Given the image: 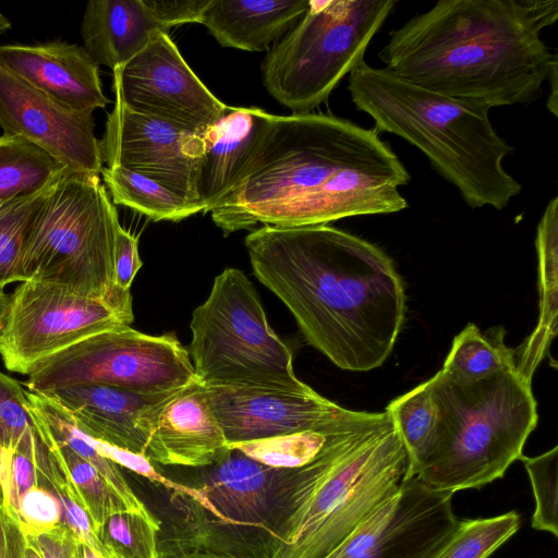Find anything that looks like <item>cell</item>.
Here are the masks:
<instances>
[{"label": "cell", "mask_w": 558, "mask_h": 558, "mask_svg": "<svg viewBox=\"0 0 558 558\" xmlns=\"http://www.w3.org/2000/svg\"><path fill=\"white\" fill-rule=\"evenodd\" d=\"M407 466V450L391 421L326 480L292 539L274 558L327 557L398 493Z\"/></svg>", "instance_id": "cell-11"}, {"label": "cell", "mask_w": 558, "mask_h": 558, "mask_svg": "<svg viewBox=\"0 0 558 558\" xmlns=\"http://www.w3.org/2000/svg\"><path fill=\"white\" fill-rule=\"evenodd\" d=\"M10 299L0 356L7 369L22 375L90 335L133 322L102 300L54 283L23 281Z\"/></svg>", "instance_id": "cell-12"}, {"label": "cell", "mask_w": 558, "mask_h": 558, "mask_svg": "<svg viewBox=\"0 0 558 558\" xmlns=\"http://www.w3.org/2000/svg\"><path fill=\"white\" fill-rule=\"evenodd\" d=\"M401 501L390 527L372 546L352 558H433L459 519L450 493L435 492L416 476L404 477Z\"/></svg>", "instance_id": "cell-20"}, {"label": "cell", "mask_w": 558, "mask_h": 558, "mask_svg": "<svg viewBox=\"0 0 558 558\" xmlns=\"http://www.w3.org/2000/svg\"><path fill=\"white\" fill-rule=\"evenodd\" d=\"M119 226L99 174L65 171L49 189L27 230L20 282L59 284L134 318L130 291L114 281Z\"/></svg>", "instance_id": "cell-7"}, {"label": "cell", "mask_w": 558, "mask_h": 558, "mask_svg": "<svg viewBox=\"0 0 558 558\" xmlns=\"http://www.w3.org/2000/svg\"><path fill=\"white\" fill-rule=\"evenodd\" d=\"M384 428L299 468L265 465L235 449L208 466L153 463L170 481L165 486L143 478L149 496L144 505L160 526L158 558H274L292 539L319 487Z\"/></svg>", "instance_id": "cell-3"}, {"label": "cell", "mask_w": 558, "mask_h": 558, "mask_svg": "<svg viewBox=\"0 0 558 558\" xmlns=\"http://www.w3.org/2000/svg\"><path fill=\"white\" fill-rule=\"evenodd\" d=\"M11 299L10 295H8L3 287H0V333L4 327V324L7 322V317L9 315Z\"/></svg>", "instance_id": "cell-43"}, {"label": "cell", "mask_w": 558, "mask_h": 558, "mask_svg": "<svg viewBox=\"0 0 558 558\" xmlns=\"http://www.w3.org/2000/svg\"><path fill=\"white\" fill-rule=\"evenodd\" d=\"M557 0H440L389 33L379 59L404 81L480 106L527 105L557 53L541 37Z\"/></svg>", "instance_id": "cell-4"}, {"label": "cell", "mask_w": 558, "mask_h": 558, "mask_svg": "<svg viewBox=\"0 0 558 558\" xmlns=\"http://www.w3.org/2000/svg\"><path fill=\"white\" fill-rule=\"evenodd\" d=\"M411 175L374 129L325 113L271 114L232 189L210 210L225 235L408 207Z\"/></svg>", "instance_id": "cell-1"}, {"label": "cell", "mask_w": 558, "mask_h": 558, "mask_svg": "<svg viewBox=\"0 0 558 558\" xmlns=\"http://www.w3.org/2000/svg\"><path fill=\"white\" fill-rule=\"evenodd\" d=\"M35 423L69 483L68 488L71 496L85 509L96 533L112 514L130 511L123 499L90 463L68 446L52 438L36 421Z\"/></svg>", "instance_id": "cell-30"}, {"label": "cell", "mask_w": 558, "mask_h": 558, "mask_svg": "<svg viewBox=\"0 0 558 558\" xmlns=\"http://www.w3.org/2000/svg\"><path fill=\"white\" fill-rule=\"evenodd\" d=\"M520 527V515L512 510L492 518L459 520L433 558H488Z\"/></svg>", "instance_id": "cell-31"}, {"label": "cell", "mask_w": 558, "mask_h": 558, "mask_svg": "<svg viewBox=\"0 0 558 558\" xmlns=\"http://www.w3.org/2000/svg\"><path fill=\"white\" fill-rule=\"evenodd\" d=\"M4 460H5V451L2 448V446L0 445V476H1V473H2V470H3Z\"/></svg>", "instance_id": "cell-48"}, {"label": "cell", "mask_w": 558, "mask_h": 558, "mask_svg": "<svg viewBox=\"0 0 558 558\" xmlns=\"http://www.w3.org/2000/svg\"><path fill=\"white\" fill-rule=\"evenodd\" d=\"M25 395L31 414L40 427L90 463L123 499L130 511L157 520L137 497L120 465L100 454L53 400L43 393L29 390H25Z\"/></svg>", "instance_id": "cell-25"}, {"label": "cell", "mask_w": 558, "mask_h": 558, "mask_svg": "<svg viewBox=\"0 0 558 558\" xmlns=\"http://www.w3.org/2000/svg\"><path fill=\"white\" fill-rule=\"evenodd\" d=\"M35 428L25 390L0 372V445L5 452H13L22 441L33 437Z\"/></svg>", "instance_id": "cell-36"}, {"label": "cell", "mask_w": 558, "mask_h": 558, "mask_svg": "<svg viewBox=\"0 0 558 558\" xmlns=\"http://www.w3.org/2000/svg\"><path fill=\"white\" fill-rule=\"evenodd\" d=\"M168 558H222V557L191 554V555H182V556L168 557Z\"/></svg>", "instance_id": "cell-47"}, {"label": "cell", "mask_w": 558, "mask_h": 558, "mask_svg": "<svg viewBox=\"0 0 558 558\" xmlns=\"http://www.w3.org/2000/svg\"><path fill=\"white\" fill-rule=\"evenodd\" d=\"M204 386L228 446L322 428L347 411L313 389Z\"/></svg>", "instance_id": "cell-16"}, {"label": "cell", "mask_w": 558, "mask_h": 558, "mask_svg": "<svg viewBox=\"0 0 558 558\" xmlns=\"http://www.w3.org/2000/svg\"><path fill=\"white\" fill-rule=\"evenodd\" d=\"M0 65L73 111L92 114L109 102L99 66L83 46L65 41L2 45Z\"/></svg>", "instance_id": "cell-18"}, {"label": "cell", "mask_w": 558, "mask_h": 558, "mask_svg": "<svg viewBox=\"0 0 558 558\" xmlns=\"http://www.w3.org/2000/svg\"><path fill=\"white\" fill-rule=\"evenodd\" d=\"M141 267L138 240L120 225L117 229L114 242L116 284L123 291H130V287Z\"/></svg>", "instance_id": "cell-39"}, {"label": "cell", "mask_w": 558, "mask_h": 558, "mask_svg": "<svg viewBox=\"0 0 558 558\" xmlns=\"http://www.w3.org/2000/svg\"><path fill=\"white\" fill-rule=\"evenodd\" d=\"M395 0H310L294 26L262 63L268 93L294 114L325 102L340 81L364 62Z\"/></svg>", "instance_id": "cell-8"}, {"label": "cell", "mask_w": 558, "mask_h": 558, "mask_svg": "<svg viewBox=\"0 0 558 558\" xmlns=\"http://www.w3.org/2000/svg\"><path fill=\"white\" fill-rule=\"evenodd\" d=\"M526 469L535 498L531 525L534 530L558 536L557 474L558 447L537 457L521 459Z\"/></svg>", "instance_id": "cell-34"}, {"label": "cell", "mask_w": 558, "mask_h": 558, "mask_svg": "<svg viewBox=\"0 0 558 558\" xmlns=\"http://www.w3.org/2000/svg\"><path fill=\"white\" fill-rule=\"evenodd\" d=\"M27 388L104 385L142 393L166 392L196 378L189 351L173 335L150 336L129 325L90 335L38 363Z\"/></svg>", "instance_id": "cell-10"}, {"label": "cell", "mask_w": 558, "mask_h": 558, "mask_svg": "<svg viewBox=\"0 0 558 558\" xmlns=\"http://www.w3.org/2000/svg\"><path fill=\"white\" fill-rule=\"evenodd\" d=\"M25 539L43 558H82V543L63 524L37 536H25Z\"/></svg>", "instance_id": "cell-40"}, {"label": "cell", "mask_w": 558, "mask_h": 558, "mask_svg": "<svg viewBox=\"0 0 558 558\" xmlns=\"http://www.w3.org/2000/svg\"><path fill=\"white\" fill-rule=\"evenodd\" d=\"M170 391L142 393L104 385H82L43 395L53 400L86 436L144 456L146 437L140 429V417Z\"/></svg>", "instance_id": "cell-19"}, {"label": "cell", "mask_w": 558, "mask_h": 558, "mask_svg": "<svg viewBox=\"0 0 558 558\" xmlns=\"http://www.w3.org/2000/svg\"><path fill=\"white\" fill-rule=\"evenodd\" d=\"M68 169L36 144L21 137L0 136V202L38 194Z\"/></svg>", "instance_id": "cell-26"}, {"label": "cell", "mask_w": 558, "mask_h": 558, "mask_svg": "<svg viewBox=\"0 0 558 558\" xmlns=\"http://www.w3.org/2000/svg\"><path fill=\"white\" fill-rule=\"evenodd\" d=\"M61 517V505L56 495L34 486L20 498L14 520L25 536H37L59 526Z\"/></svg>", "instance_id": "cell-37"}, {"label": "cell", "mask_w": 558, "mask_h": 558, "mask_svg": "<svg viewBox=\"0 0 558 558\" xmlns=\"http://www.w3.org/2000/svg\"><path fill=\"white\" fill-rule=\"evenodd\" d=\"M355 108L374 130L395 134L418 148L460 192L471 208H506L522 185L504 167L514 147L494 129L489 110L411 84L365 61L348 78Z\"/></svg>", "instance_id": "cell-5"}, {"label": "cell", "mask_w": 558, "mask_h": 558, "mask_svg": "<svg viewBox=\"0 0 558 558\" xmlns=\"http://www.w3.org/2000/svg\"><path fill=\"white\" fill-rule=\"evenodd\" d=\"M189 354L204 384L242 385L305 392L288 345L268 324L259 296L245 274L228 267L190 323Z\"/></svg>", "instance_id": "cell-9"}, {"label": "cell", "mask_w": 558, "mask_h": 558, "mask_svg": "<svg viewBox=\"0 0 558 558\" xmlns=\"http://www.w3.org/2000/svg\"><path fill=\"white\" fill-rule=\"evenodd\" d=\"M49 189L32 196L0 202V287L20 282L26 233Z\"/></svg>", "instance_id": "cell-32"}, {"label": "cell", "mask_w": 558, "mask_h": 558, "mask_svg": "<svg viewBox=\"0 0 558 558\" xmlns=\"http://www.w3.org/2000/svg\"><path fill=\"white\" fill-rule=\"evenodd\" d=\"M310 0H210L201 24L222 47L265 51L283 37Z\"/></svg>", "instance_id": "cell-22"}, {"label": "cell", "mask_w": 558, "mask_h": 558, "mask_svg": "<svg viewBox=\"0 0 558 558\" xmlns=\"http://www.w3.org/2000/svg\"><path fill=\"white\" fill-rule=\"evenodd\" d=\"M155 31L142 0H92L81 24L84 50L112 71L143 50Z\"/></svg>", "instance_id": "cell-23"}, {"label": "cell", "mask_w": 558, "mask_h": 558, "mask_svg": "<svg viewBox=\"0 0 558 558\" xmlns=\"http://www.w3.org/2000/svg\"><path fill=\"white\" fill-rule=\"evenodd\" d=\"M159 521L132 511L109 517L97 535L118 558H158Z\"/></svg>", "instance_id": "cell-33"}, {"label": "cell", "mask_w": 558, "mask_h": 558, "mask_svg": "<svg viewBox=\"0 0 558 558\" xmlns=\"http://www.w3.org/2000/svg\"><path fill=\"white\" fill-rule=\"evenodd\" d=\"M0 128L36 144L69 171L99 174L104 168L93 116L58 104L1 65Z\"/></svg>", "instance_id": "cell-15"}, {"label": "cell", "mask_w": 558, "mask_h": 558, "mask_svg": "<svg viewBox=\"0 0 558 558\" xmlns=\"http://www.w3.org/2000/svg\"><path fill=\"white\" fill-rule=\"evenodd\" d=\"M26 541L0 499V558H25Z\"/></svg>", "instance_id": "cell-41"}, {"label": "cell", "mask_w": 558, "mask_h": 558, "mask_svg": "<svg viewBox=\"0 0 558 558\" xmlns=\"http://www.w3.org/2000/svg\"><path fill=\"white\" fill-rule=\"evenodd\" d=\"M161 32L186 23H201L210 0H142Z\"/></svg>", "instance_id": "cell-38"}, {"label": "cell", "mask_w": 558, "mask_h": 558, "mask_svg": "<svg viewBox=\"0 0 558 558\" xmlns=\"http://www.w3.org/2000/svg\"><path fill=\"white\" fill-rule=\"evenodd\" d=\"M82 558H101L90 548L82 544Z\"/></svg>", "instance_id": "cell-46"}, {"label": "cell", "mask_w": 558, "mask_h": 558, "mask_svg": "<svg viewBox=\"0 0 558 558\" xmlns=\"http://www.w3.org/2000/svg\"><path fill=\"white\" fill-rule=\"evenodd\" d=\"M104 183L113 204L126 206L154 221H180L202 209L141 173L121 168H102Z\"/></svg>", "instance_id": "cell-28"}, {"label": "cell", "mask_w": 558, "mask_h": 558, "mask_svg": "<svg viewBox=\"0 0 558 558\" xmlns=\"http://www.w3.org/2000/svg\"><path fill=\"white\" fill-rule=\"evenodd\" d=\"M557 72H558V59L555 60L554 63L551 64L549 74L546 80V81H549V86L551 89L549 93L548 100H547V108L555 117H557V113H558V109H557V107H558V90H557L558 74H557Z\"/></svg>", "instance_id": "cell-42"}, {"label": "cell", "mask_w": 558, "mask_h": 558, "mask_svg": "<svg viewBox=\"0 0 558 558\" xmlns=\"http://www.w3.org/2000/svg\"><path fill=\"white\" fill-rule=\"evenodd\" d=\"M26 541V539H25ZM25 558H43L40 554L31 545L26 543Z\"/></svg>", "instance_id": "cell-45"}, {"label": "cell", "mask_w": 558, "mask_h": 558, "mask_svg": "<svg viewBox=\"0 0 558 558\" xmlns=\"http://www.w3.org/2000/svg\"><path fill=\"white\" fill-rule=\"evenodd\" d=\"M514 351L505 343V330L482 332L469 323L453 339L440 372L458 383H472L504 369L515 368Z\"/></svg>", "instance_id": "cell-27"}, {"label": "cell", "mask_w": 558, "mask_h": 558, "mask_svg": "<svg viewBox=\"0 0 558 558\" xmlns=\"http://www.w3.org/2000/svg\"><path fill=\"white\" fill-rule=\"evenodd\" d=\"M270 118L271 113L257 107L227 106L202 133L204 154L197 180L202 213H210L232 189Z\"/></svg>", "instance_id": "cell-21"}, {"label": "cell", "mask_w": 558, "mask_h": 558, "mask_svg": "<svg viewBox=\"0 0 558 558\" xmlns=\"http://www.w3.org/2000/svg\"><path fill=\"white\" fill-rule=\"evenodd\" d=\"M439 422L433 450L415 475L435 492L478 489L501 478L523 457L537 424L532 381L515 368L472 383L440 369L428 379Z\"/></svg>", "instance_id": "cell-6"}, {"label": "cell", "mask_w": 558, "mask_h": 558, "mask_svg": "<svg viewBox=\"0 0 558 558\" xmlns=\"http://www.w3.org/2000/svg\"><path fill=\"white\" fill-rule=\"evenodd\" d=\"M112 73V92L128 109L192 133L202 134L227 108L161 31H155L146 47Z\"/></svg>", "instance_id": "cell-13"}, {"label": "cell", "mask_w": 558, "mask_h": 558, "mask_svg": "<svg viewBox=\"0 0 558 558\" xmlns=\"http://www.w3.org/2000/svg\"><path fill=\"white\" fill-rule=\"evenodd\" d=\"M37 440L38 429L36 426L31 439L22 441L13 452H5L4 465L0 476V499L4 509L13 519L22 495L39 484L36 454Z\"/></svg>", "instance_id": "cell-35"}, {"label": "cell", "mask_w": 558, "mask_h": 558, "mask_svg": "<svg viewBox=\"0 0 558 558\" xmlns=\"http://www.w3.org/2000/svg\"><path fill=\"white\" fill-rule=\"evenodd\" d=\"M245 246L255 277L289 308L312 347L343 371L384 364L402 329L407 296L383 250L328 225L263 226Z\"/></svg>", "instance_id": "cell-2"}, {"label": "cell", "mask_w": 558, "mask_h": 558, "mask_svg": "<svg viewBox=\"0 0 558 558\" xmlns=\"http://www.w3.org/2000/svg\"><path fill=\"white\" fill-rule=\"evenodd\" d=\"M146 437L145 458L162 466H208L231 452L196 377L150 404L138 423Z\"/></svg>", "instance_id": "cell-17"}, {"label": "cell", "mask_w": 558, "mask_h": 558, "mask_svg": "<svg viewBox=\"0 0 558 558\" xmlns=\"http://www.w3.org/2000/svg\"><path fill=\"white\" fill-rule=\"evenodd\" d=\"M408 454L404 477L415 476L435 445L439 411L428 380L399 396L385 410Z\"/></svg>", "instance_id": "cell-29"}, {"label": "cell", "mask_w": 558, "mask_h": 558, "mask_svg": "<svg viewBox=\"0 0 558 558\" xmlns=\"http://www.w3.org/2000/svg\"><path fill=\"white\" fill-rule=\"evenodd\" d=\"M539 316L535 330L520 348L517 371L532 381L534 371L557 335L558 197L547 204L537 226Z\"/></svg>", "instance_id": "cell-24"}, {"label": "cell", "mask_w": 558, "mask_h": 558, "mask_svg": "<svg viewBox=\"0 0 558 558\" xmlns=\"http://www.w3.org/2000/svg\"><path fill=\"white\" fill-rule=\"evenodd\" d=\"M11 22L0 12V35L11 29Z\"/></svg>", "instance_id": "cell-44"}, {"label": "cell", "mask_w": 558, "mask_h": 558, "mask_svg": "<svg viewBox=\"0 0 558 558\" xmlns=\"http://www.w3.org/2000/svg\"><path fill=\"white\" fill-rule=\"evenodd\" d=\"M99 144L107 167L146 175L203 211L197 194L204 154L202 134L133 112L116 97Z\"/></svg>", "instance_id": "cell-14"}]
</instances>
